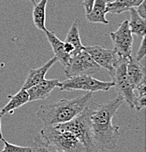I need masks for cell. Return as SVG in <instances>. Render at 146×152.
<instances>
[{
  "mask_svg": "<svg viewBox=\"0 0 146 152\" xmlns=\"http://www.w3.org/2000/svg\"><path fill=\"white\" fill-rule=\"evenodd\" d=\"M48 0H41L38 3H35L32 10V20L35 26L39 30L45 32L46 28V9Z\"/></svg>",
  "mask_w": 146,
  "mask_h": 152,
  "instance_id": "cell-16",
  "label": "cell"
},
{
  "mask_svg": "<svg viewBox=\"0 0 146 152\" xmlns=\"http://www.w3.org/2000/svg\"><path fill=\"white\" fill-rule=\"evenodd\" d=\"M93 93L87 94L72 99H63L54 103L42 104L38 110L37 116L44 126L68 122L83 111L91 102Z\"/></svg>",
  "mask_w": 146,
  "mask_h": 152,
  "instance_id": "cell-2",
  "label": "cell"
},
{
  "mask_svg": "<svg viewBox=\"0 0 146 152\" xmlns=\"http://www.w3.org/2000/svg\"><path fill=\"white\" fill-rule=\"evenodd\" d=\"M145 35L142 37V41H141L140 45H139V49H138L137 53L135 58L138 61H141L145 57Z\"/></svg>",
  "mask_w": 146,
  "mask_h": 152,
  "instance_id": "cell-23",
  "label": "cell"
},
{
  "mask_svg": "<svg viewBox=\"0 0 146 152\" xmlns=\"http://www.w3.org/2000/svg\"><path fill=\"white\" fill-rule=\"evenodd\" d=\"M113 49L123 58L131 56L132 51L133 35L128 26V20H125L118 28L110 34Z\"/></svg>",
  "mask_w": 146,
  "mask_h": 152,
  "instance_id": "cell-8",
  "label": "cell"
},
{
  "mask_svg": "<svg viewBox=\"0 0 146 152\" xmlns=\"http://www.w3.org/2000/svg\"><path fill=\"white\" fill-rule=\"evenodd\" d=\"M30 147L32 148L31 152H60L53 146L44 141L40 134L33 138Z\"/></svg>",
  "mask_w": 146,
  "mask_h": 152,
  "instance_id": "cell-20",
  "label": "cell"
},
{
  "mask_svg": "<svg viewBox=\"0 0 146 152\" xmlns=\"http://www.w3.org/2000/svg\"><path fill=\"white\" fill-rule=\"evenodd\" d=\"M9 102L1 109V114L2 117L5 114L10 113L15 109L21 107L24 104L29 102V94L26 89L21 88L15 95H8Z\"/></svg>",
  "mask_w": 146,
  "mask_h": 152,
  "instance_id": "cell-15",
  "label": "cell"
},
{
  "mask_svg": "<svg viewBox=\"0 0 146 152\" xmlns=\"http://www.w3.org/2000/svg\"><path fill=\"white\" fill-rule=\"evenodd\" d=\"M29 1H31V2H32L33 4H34L35 3V0H29Z\"/></svg>",
  "mask_w": 146,
  "mask_h": 152,
  "instance_id": "cell-27",
  "label": "cell"
},
{
  "mask_svg": "<svg viewBox=\"0 0 146 152\" xmlns=\"http://www.w3.org/2000/svg\"><path fill=\"white\" fill-rule=\"evenodd\" d=\"M45 33L47 39L53 49L55 56L58 58V61L63 64V67H66L69 63L71 56L65 51L64 42L57 37L56 34L54 31L46 30Z\"/></svg>",
  "mask_w": 146,
  "mask_h": 152,
  "instance_id": "cell-13",
  "label": "cell"
},
{
  "mask_svg": "<svg viewBox=\"0 0 146 152\" xmlns=\"http://www.w3.org/2000/svg\"><path fill=\"white\" fill-rule=\"evenodd\" d=\"M120 96L104 103L97 104L90 116L93 138L101 152L114 149L120 137L119 126L112 124V118L123 104Z\"/></svg>",
  "mask_w": 146,
  "mask_h": 152,
  "instance_id": "cell-1",
  "label": "cell"
},
{
  "mask_svg": "<svg viewBox=\"0 0 146 152\" xmlns=\"http://www.w3.org/2000/svg\"><path fill=\"white\" fill-rule=\"evenodd\" d=\"M85 50L98 65L107 69L109 72L113 69L117 61L122 58L114 49L104 48L98 45L85 46Z\"/></svg>",
  "mask_w": 146,
  "mask_h": 152,
  "instance_id": "cell-9",
  "label": "cell"
},
{
  "mask_svg": "<svg viewBox=\"0 0 146 152\" xmlns=\"http://www.w3.org/2000/svg\"><path fill=\"white\" fill-rule=\"evenodd\" d=\"M58 61V58L55 56L49 60L46 64L42 65L41 67L37 68V69H29V74H28L27 77L25 80L24 83L22 86L21 88L27 90L30 87L36 85L37 83L42 81L45 79V76L46 75L47 72L49 70L51 67Z\"/></svg>",
  "mask_w": 146,
  "mask_h": 152,
  "instance_id": "cell-12",
  "label": "cell"
},
{
  "mask_svg": "<svg viewBox=\"0 0 146 152\" xmlns=\"http://www.w3.org/2000/svg\"><path fill=\"white\" fill-rule=\"evenodd\" d=\"M40 135L44 141L60 152H87L78 137L60 124L44 126Z\"/></svg>",
  "mask_w": 146,
  "mask_h": 152,
  "instance_id": "cell-3",
  "label": "cell"
},
{
  "mask_svg": "<svg viewBox=\"0 0 146 152\" xmlns=\"http://www.w3.org/2000/svg\"><path fill=\"white\" fill-rule=\"evenodd\" d=\"M143 0H114L107 4V12L120 14L128 11L132 7H137Z\"/></svg>",
  "mask_w": 146,
  "mask_h": 152,
  "instance_id": "cell-18",
  "label": "cell"
},
{
  "mask_svg": "<svg viewBox=\"0 0 146 152\" xmlns=\"http://www.w3.org/2000/svg\"><path fill=\"white\" fill-rule=\"evenodd\" d=\"M61 82L58 79H44L36 85L30 87L27 91L29 102L36 100H44L49 97V95L57 87L60 88Z\"/></svg>",
  "mask_w": 146,
  "mask_h": 152,
  "instance_id": "cell-10",
  "label": "cell"
},
{
  "mask_svg": "<svg viewBox=\"0 0 146 152\" xmlns=\"http://www.w3.org/2000/svg\"><path fill=\"white\" fill-rule=\"evenodd\" d=\"M145 0H143L141 4H139L137 6V9L136 10V12H138L139 15L142 17V18L145 19L146 18V10H145Z\"/></svg>",
  "mask_w": 146,
  "mask_h": 152,
  "instance_id": "cell-24",
  "label": "cell"
},
{
  "mask_svg": "<svg viewBox=\"0 0 146 152\" xmlns=\"http://www.w3.org/2000/svg\"><path fill=\"white\" fill-rule=\"evenodd\" d=\"M128 58L122 57L112 70L109 71L114 87L123 101L126 102L130 108H134V101L136 97L126 72V66Z\"/></svg>",
  "mask_w": 146,
  "mask_h": 152,
  "instance_id": "cell-5",
  "label": "cell"
},
{
  "mask_svg": "<svg viewBox=\"0 0 146 152\" xmlns=\"http://www.w3.org/2000/svg\"><path fill=\"white\" fill-rule=\"evenodd\" d=\"M108 1H109V2H112V1H114V0H108Z\"/></svg>",
  "mask_w": 146,
  "mask_h": 152,
  "instance_id": "cell-28",
  "label": "cell"
},
{
  "mask_svg": "<svg viewBox=\"0 0 146 152\" xmlns=\"http://www.w3.org/2000/svg\"><path fill=\"white\" fill-rule=\"evenodd\" d=\"M93 112V110L88 106L74 119L60 124L78 137L85 145L87 152H101L95 142L92 132L90 116Z\"/></svg>",
  "mask_w": 146,
  "mask_h": 152,
  "instance_id": "cell-4",
  "label": "cell"
},
{
  "mask_svg": "<svg viewBox=\"0 0 146 152\" xmlns=\"http://www.w3.org/2000/svg\"><path fill=\"white\" fill-rule=\"evenodd\" d=\"M1 118H2V115L1 114V109H0V140H2L3 139V134H2V132H1Z\"/></svg>",
  "mask_w": 146,
  "mask_h": 152,
  "instance_id": "cell-26",
  "label": "cell"
},
{
  "mask_svg": "<svg viewBox=\"0 0 146 152\" xmlns=\"http://www.w3.org/2000/svg\"><path fill=\"white\" fill-rule=\"evenodd\" d=\"M95 0H84L82 2V5H83L84 8H85V12L86 14L89 13L91 11L92 7H93V4H94Z\"/></svg>",
  "mask_w": 146,
  "mask_h": 152,
  "instance_id": "cell-25",
  "label": "cell"
},
{
  "mask_svg": "<svg viewBox=\"0 0 146 152\" xmlns=\"http://www.w3.org/2000/svg\"><path fill=\"white\" fill-rule=\"evenodd\" d=\"M130 12V20L128 26L132 34L138 37H143L145 35V19L142 18L136 12V10L132 7L128 10Z\"/></svg>",
  "mask_w": 146,
  "mask_h": 152,
  "instance_id": "cell-17",
  "label": "cell"
},
{
  "mask_svg": "<svg viewBox=\"0 0 146 152\" xmlns=\"http://www.w3.org/2000/svg\"><path fill=\"white\" fill-rule=\"evenodd\" d=\"M112 87H114L112 81H101L89 75H82L68 77L67 80L61 82L59 88L61 91L82 90L93 93L98 91H107Z\"/></svg>",
  "mask_w": 146,
  "mask_h": 152,
  "instance_id": "cell-6",
  "label": "cell"
},
{
  "mask_svg": "<svg viewBox=\"0 0 146 152\" xmlns=\"http://www.w3.org/2000/svg\"><path fill=\"white\" fill-rule=\"evenodd\" d=\"M108 0H95L91 11L86 14V18L90 23L109 24V20L106 18Z\"/></svg>",
  "mask_w": 146,
  "mask_h": 152,
  "instance_id": "cell-14",
  "label": "cell"
},
{
  "mask_svg": "<svg viewBox=\"0 0 146 152\" xmlns=\"http://www.w3.org/2000/svg\"><path fill=\"white\" fill-rule=\"evenodd\" d=\"M126 72L128 80L133 89L136 90L141 86L145 85V67L140 61L129 56L126 66Z\"/></svg>",
  "mask_w": 146,
  "mask_h": 152,
  "instance_id": "cell-11",
  "label": "cell"
},
{
  "mask_svg": "<svg viewBox=\"0 0 146 152\" xmlns=\"http://www.w3.org/2000/svg\"><path fill=\"white\" fill-rule=\"evenodd\" d=\"M101 69L100 66L85 50L77 55L71 56L69 63L64 67V72L68 77L82 75H93Z\"/></svg>",
  "mask_w": 146,
  "mask_h": 152,
  "instance_id": "cell-7",
  "label": "cell"
},
{
  "mask_svg": "<svg viewBox=\"0 0 146 152\" xmlns=\"http://www.w3.org/2000/svg\"><path fill=\"white\" fill-rule=\"evenodd\" d=\"M65 42L71 44L74 48L73 56L77 55L82 50H85V46L82 45L79 31V26L77 22H74L68 31Z\"/></svg>",
  "mask_w": 146,
  "mask_h": 152,
  "instance_id": "cell-19",
  "label": "cell"
},
{
  "mask_svg": "<svg viewBox=\"0 0 146 152\" xmlns=\"http://www.w3.org/2000/svg\"><path fill=\"white\" fill-rule=\"evenodd\" d=\"M4 142V148L1 152H31L32 148L30 146H21V145H14L7 142V140L2 139Z\"/></svg>",
  "mask_w": 146,
  "mask_h": 152,
  "instance_id": "cell-21",
  "label": "cell"
},
{
  "mask_svg": "<svg viewBox=\"0 0 146 152\" xmlns=\"http://www.w3.org/2000/svg\"><path fill=\"white\" fill-rule=\"evenodd\" d=\"M146 105V94L136 95V97L134 101V108L136 110L139 111L143 109Z\"/></svg>",
  "mask_w": 146,
  "mask_h": 152,
  "instance_id": "cell-22",
  "label": "cell"
}]
</instances>
